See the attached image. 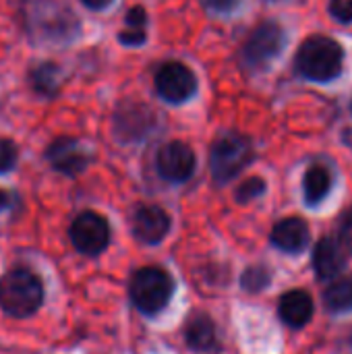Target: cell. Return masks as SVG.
Wrapping results in <instances>:
<instances>
[{
    "mask_svg": "<svg viewBox=\"0 0 352 354\" xmlns=\"http://www.w3.org/2000/svg\"><path fill=\"white\" fill-rule=\"evenodd\" d=\"M25 25L37 44H68L81 29L77 15L60 0H31L25 10Z\"/></svg>",
    "mask_w": 352,
    "mask_h": 354,
    "instance_id": "6da1fadb",
    "label": "cell"
},
{
    "mask_svg": "<svg viewBox=\"0 0 352 354\" xmlns=\"http://www.w3.org/2000/svg\"><path fill=\"white\" fill-rule=\"evenodd\" d=\"M44 301L39 276L27 268H15L0 278V309L10 317L33 315Z\"/></svg>",
    "mask_w": 352,
    "mask_h": 354,
    "instance_id": "7a4b0ae2",
    "label": "cell"
},
{
    "mask_svg": "<svg viewBox=\"0 0 352 354\" xmlns=\"http://www.w3.org/2000/svg\"><path fill=\"white\" fill-rule=\"evenodd\" d=\"M344 62L342 46L326 35H313L297 52V68L311 81H332L340 75Z\"/></svg>",
    "mask_w": 352,
    "mask_h": 354,
    "instance_id": "3957f363",
    "label": "cell"
},
{
    "mask_svg": "<svg viewBox=\"0 0 352 354\" xmlns=\"http://www.w3.org/2000/svg\"><path fill=\"white\" fill-rule=\"evenodd\" d=\"M255 158V149L249 137L241 133H222L210 151L212 176L218 185H226L241 174Z\"/></svg>",
    "mask_w": 352,
    "mask_h": 354,
    "instance_id": "277c9868",
    "label": "cell"
},
{
    "mask_svg": "<svg viewBox=\"0 0 352 354\" xmlns=\"http://www.w3.org/2000/svg\"><path fill=\"white\" fill-rule=\"evenodd\" d=\"M172 292H174V282L170 274L158 266H147L137 270L129 286L133 305L145 315H156L164 311L172 299Z\"/></svg>",
    "mask_w": 352,
    "mask_h": 354,
    "instance_id": "5b68a950",
    "label": "cell"
},
{
    "mask_svg": "<svg viewBox=\"0 0 352 354\" xmlns=\"http://www.w3.org/2000/svg\"><path fill=\"white\" fill-rule=\"evenodd\" d=\"M286 44V35L284 29L274 23V21H266L259 27L253 29V33L247 37L245 46H243V62L245 66L257 71V68H266L284 48Z\"/></svg>",
    "mask_w": 352,
    "mask_h": 354,
    "instance_id": "8992f818",
    "label": "cell"
},
{
    "mask_svg": "<svg viewBox=\"0 0 352 354\" xmlns=\"http://www.w3.org/2000/svg\"><path fill=\"white\" fill-rule=\"evenodd\" d=\"M68 236L79 253L87 257H95L104 253L110 243V226L104 216L95 212H83L73 220L68 228Z\"/></svg>",
    "mask_w": 352,
    "mask_h": 354,
    "instance_id": "52a82bcc",
    "label": "cell"
},
{
    "mask_svg": "<svg viewBox=\"0 0 352 354\" xmlns=\"http://www.w3.org/2000/svg\"><path fill=\"white\" fill-rule=\"evenodd\" d=\"M156 91L170 104H183L197 93V77L185 62L170 60L156 73Z\"/></svg>",
    "mask_w": 352,
    "mask_h": 354,
    "instance_id": "ba28073f",
    "label": "cell"
},
{
    "mask_svg": "<svg viewBox=\"0 0 352 354\" xmlns=\"http://www.w3.org/2000/svg\"><path fill=\"white\" fill-rule=\"evenodd\" d=\"M156 124V114L143 104L124 102L114 114V133L122 143H133L145 139Z\"/></svg>",
    "mask_w": 352,
    "mask_h": 354,
    "instance_id": "9c48e42d",
    "label": "cell"
},
{
    "mask_svg": "<svg viewBox=\"0 0 352 354\" xmlns=\"http://www.w3.org/2000/svg\"><path fill=\"white\" fill-rule=\"evenodd\" d=\"M46 160L50 162V166L56 172H60L64 176H77L89 166L91 153L85 149V145L79 139L58 137L48 145Z\"/></svg>",
    "mask_w": 352,
    "mask_h": 354,
    "instance_id": "30bf717a",
    "label": "cell"
},
{
    "mask_svg": "<svg viewBox=\"0 0 352 354\" xmlns=\"http://www.w3.org/2000/svg\"><path fill=\"white\" fill-rule=\"evenodd\" d=\"M195 153L185 141H170L160 147L156 166L164 180L168 183H185L195 172Z\"/></svg>",
    "mask_w": 352,
    "mask_h": 354,
    "instance_id": "8fae6325",
    "label": "cell"
},
{
    "mask_svg": "<svg viewBox=\"0 0 352 354\" xmlns=\"http://www.w3.org/2000/svg\"><path fill=\"white\" fill-rule=\"evenodd\" d=\"M351 247L338 236H326L317 243L313 251V268L319 280L336 278L349 263Z\"/></svg>",
    "mask_w": 352,
    "mask_h": 354,
    "instance_id": "7c38bea8",
    "label": "cell"
},
{
    "mask_svg": "<svg viewBox=\"0 0 352 354\" xmlns=\"http://www.w3.org/2000/svg\"><path fill=\"white\" fill-rule=\"evenodd\" d=\"M133 236L143 245H158L170 230V216L158 205H139L133 214Z\"/></svg>",
    "mask_w": 352,
    "mask_h": 354,
    "instance_id": "4fadbf2b",
    "label": "cell"
},
{
    "mask_svg": "<svg viewBox=\"0 0 352 354\" xmlns=\"http://www.w3.org/2000/svg\"><path fill=\"white\" fill-rule=\"evenodd\" d=\"M309 226L301 218L280 220L272 230V243L284 253H301L309 245Z\"/></svg>",
    "mask_w": 352,
    "mask_h": 354,
    "instance_id": "5bb4252c",
    "label": "cell"
},
{
    "mask_svg": "<svg viewBox=\"0 0 352 354\" xmlns=\"http://www.w3.org/2000/svg\"><path fill=\"white\" fill-rule=\"evenodd\" d=\"M185 342L195 353L216 351L218 336H216V326H214L212 317L205 313H195L193 317H189V322L185 326Z\"/></svg>",
    "mask_w": 352,
    "mask_h": 354,
    "instance_id": "9a60e30c",
    "label": "cell"
},
{
    "mask_svg": "<svg viewBox=\"0 0 352 354\" xmlns=\"http://www.w3.org/2000/svg\"><path fill=\"white\" fill-rule=\"evenodd\" d=\"M280 319L290 328H303L313 317V301L305 290H290L280 299Z\"/></svg>",
    "mask_w": 352,
    "mask_h": 354,
    "instance_id": "2e32d148",
    "label": "cell"
},
{
    "mask_svg": "<svg viewBox=\"0 0 352 354\" xmlns=\"http://www.w3.org/2000/svg\"><path fill=\"white\" fill-rule=\"evenodd\" d=\"M29 83L41 97H54L60 89V68L54 62L33 64L29 71Z\"/></svg>",
    "mask_w": 352,
    "mask_h": 354,
    "instance_id": "e0dca14e",
    "label": "cell"
},
{
    "mask_svg": "<svg viewBox=\"0 0 352 354\" xmlns=\"http://www.w3.org/2000/svg\"><path fill=\"white\" fill-rule=\"evenodd\" d=\"M332 187V174L326 166H311L305 174L303 189H305V199L309 205H317Z\"/></svg>",
    "mask_w": 352,
    "mask_h": 354,
    "instance_id": "ac0fdd59",
    "label": "cell"
},
{
    "mask_svg": "<svg viewBox=\"0 0 352 354\" xmlns=\"http://www.w3.org/2000/svg\"><path fill=\"white\" fill-rule=\"evenodd\" d=\"M324 303L332 313H342L352 309V276H344L336 280L326 292Z\"/></svg>",
    "mask_w": 352,
    "mask_h": 354,
    "instance_id": "d6986e66",
    "label": "cell"
},
{
    "mask_svg": "<svg viewBox=\"0 0 352 354\" xmlns=\"http://www.w3.org/2000/svg\"><path fill=\"white\" fill-rule=\"evenodd\" d=\"M270 282H272V274L263 266H253V268L245 270V274L241 278V286L247 292H261L266 286H270Z\"/></svg>",
    "mask_w": 352,
    "mask_h": 354,
    "instance_id": "ffe728a7",
    "label": "cell"
},
{
    "mask_svg": "<svg viewBox=\"0 0 352 354\" xmlns=\"http://www.w3.org/2000/svg\"><path fill=\"white\" fill-rule=\"evenodd\" d=\"M263 193H266V183H263V178H259V176H251V178L243 180V183L237 187L234 199H237L239 203H249V201H253V199L261 197Z\"/></svg>",
    "mask_w": 352,
    "mask_h": 354,
    "instance_id": "44dd1931",
    "label": "cell"
},
{
    "mask_svg": "<svg viewBox=\"0 0 352 354\" xmlns=\"http://www.w3.org/2000/svg\"><path fill=\"white\" fill-rule=\"evenodd\" d=\"M17 156H19L17 145L10 139H0V174L15 168Z\"/></svg>",
    "mask_w": 352,
    "mask_h": 354,
    "instance_id": "7402d4cb",
    "label": "cell"
},
{
    "mask_svg": "<svg viewBox=\"0 0 352 354\" xmlns=\"http://www.w3.org/2000/svg\"><path fill=\"white\" fill-rule=\"evenodd\" d=\"M145 39H147V31L145 29H129V27H124L118 33V41L122 46H131V48L133 46H143Z\"/></svg>",
    "mask_w": 352,
    "mask_h": 354,
    "instance_id": "603a6c76",
    "label": "cell"
},
{
    "mask_svg": "<svg viewBox=\"0 0 352 354\" xmlns=\"http://www.w3.org/2000/svg\"><path fill=\"white\" fill-rule=\"evenodd\" d=\"M330 12L336 21L351 23L352 21V0H330Z\"/></svg>",
    "mask_w": 352,
    "mask_h": 354,
    "instance_id": "cb8c5ba5",
    "label": "cell"
},
{
    "mask_svg": "<svg viewBox=\"0 0 352 354\" xmlns=\"http://www.w3.org/2000/svg\"><path fill=\"white\" fill-rule=\"evenodd\" d=\"M124 23L129 29H145L147 27V12L143 6H133L127 17H124Z\"/></svg>",
    "mask_w": 352,
    "mask_h": 354,
    "instance_id": "d4e9b609",
    "label": "cell"
},
{
    "mask_svg": "<svg viewBox=\"0 0 352 354\" xmlns=\"http://www.w3.org/2000/svg\"><path fill=\"white\" fill-rule=\"evenodd\" d=\"M201 2H203V6H205L207 10H212V12L228 15V12H232V10L239 6L241 0H201Z\"/></svg>",
    "mask_w": 352,
    "mask_h": 354,
    "instance_id": "484cf974",
    "label": "cell"
},
{
    "mask_svg": "<svg viewBox=\"0 0 352 354\" xmlns=\"http://www.w3.org/2000/svg\"><path fill=\"white\" fill-rule=\"evenodd\" d=\"M338 239L344 241L352 249V209L344 212L340 218V228H338Z\"/></svg>",
    "mask_w": 352,
    "mask_h": 354,
    "instance_id": "4316f807",
    "label": "cell"
},
{
    "mask_svg": "<svg viewBox=\"0 0 352 354\" xmlns=\"http://www.w3.org/2000/svg\"><path fill=\"white\" fill-rule=\"evenodd\" d=\"M12 203H15V195L6 189H0V212L8 209Z\"/></svg>",
    "mask_w": 352,
    "mask_h": 354,
    "instance_id": "83f0119b",
    "label": "cell"
},
{
    "mask_svg": "<svg viewBox=\"0 0 352 354\" xmlns=\"http://www.w3.org/2000/svg\"><path fill=\"white\" fill-rule=\"evenodd\" d=\"M87 8H91V10H104V8H108L114 0H81Z\"/></svg>",
    "mask_w": 352,
    "mask_h": 354,
    "instance_id": "f1b7e54d",
    "label": "cell"
}]
</instances>
